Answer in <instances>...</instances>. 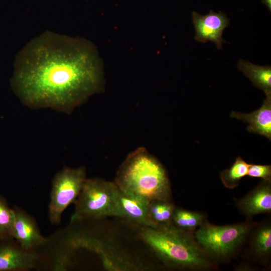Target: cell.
<instances>
[{"label": "cell", "mask_w": 271, "mask_h": 271, "mask_svg": "<svg viewBox=\"0 0 271 271\" xmlns=\"http://www.w3.org/2000/svg\"><path fill=\"white\" fill-rule=\"evenodd\" d=\"M249 164L240 157L236 158L230 167L220 173L222 183L227 188L233 189L237 187L241 179L247 176Z\"/></svg>", "instance_id": "cell-17"}, {"label": "cell", "mask_w": 271, "mask_h": 271, "mask_svg": "<svg viewBox=\"0 0 271 271\" xmlns=\"http://www.w3.org/2000/svg\"><path fill=\"white\" fill-rule=\"evenodd\" d=\"M35 251L22 248L14 239L0 240V271H28L34 268Z\"/></svg>", "instance_id": "cell-9"}, {"label": "cell", "mask_w": 271, "mask_h": 271, "mask_svg": "<svg viewBox=\"0 0 271 271\" xmlns=\"http://www.w3.org/2000/svg\"><path fill=\"white\" fill-rule=\"evenodd\" d=\"M175 208L172 202L160 200L150 201L149 217L154 227L171 223Z\"/></svg>", "instance_id": "cell-16"}, {"label": "cell", "mask_w": 271, "mask_h": 271, "mask_svg": "<svg viewBox=\"0 0 271 271\" xmlns=\"http://www.w3.org/2000/svg\"><path fill=\"white\" fill-rule=\"evenodd\" d=\"M205 218L201 213L175 207L172 223L179 229L194 233L206 221Z\"/></svg>", "instance_id": "cell-15"}, {"label": "cell", "mask_w": 271, "mask_h": 271, "mask_svg": "<svg viewBox=\"0 0 271 271\" xmlns=\"http://www.w3.org/2000/svg\"><path fill=\"white\" fill-rule=\"evenodd\" d=\"M114 182L120 190L149 201L171 202L167 172L144 147L138 148L128 155L119 167Z\"/></svg>", "instance_id": "cell-3"}, {"label": "cell", "mask_w": 271, "mask_h": 271, "mask_svg": "<svg viewBox=\"0 0 271 271\" xmlns=\"http://www.w3.org/2000/svg\"><path fill=\"white\" fill-rule=\"evenodd\" d=\"M150 202L145 198L119 189L116 217L126 219L138 226L155 227L149 217Z\"/></svg>", "instance_id": "cell-10"}, {"label": "cell", "mask_w": 271, "mask_h": 271, "mask_svg": "<svg viewBox=\"0 0 271 271\" xmlns=\"http://www.w3.org/2000/svg\"><path fill=\"white\" fill-rule=\"evenodd\" d=\"M230 117L247 123L248 132L256 133L271 140V94L266 95L262 105L257 110L243 113L232 111Z\"/></svg>", "instance_id": "cell-12"}, {"label": "cell", "mask_w": 271, "mask_h": 271, "mask_svg": "<svg viewBox=\"0 0 271 271\" xmlns=\"http://www.w3.org/2000/svg\"><path fill=\"white\" fill-rule=\"evenodd\" d=\"M254 226L250 222L217 226L206 220L193 234L198 245L210 258L224 260L235 252Z\"/></svg>", "instance_id": "cell-5"}, {"label": "cell", "mask_w": 271, "mask_h": 271, "mask_svg": "<svg viewBox=\"0 0 271 271\" xmlns=\"http://www.w3.org/2000/svg\"><path fill=\"white\" fill-rule=\"evenodd\" d=\"M237 68L254 86L262 90L265 95L271 94L270 66H259L241 59L237 63Z\"/></svg>", "instance_id": "cell-13"}, {"label": "cell", "mask_w": 271, "mask_h": 271, "mask_svg": "<svg viewBox=\"0 0 271 271\" xmlns=\"http://www.w3.org/2000/svg\"><path fill=\"white\" fill-rule=\"evenodd\" d=\"M240 212L247 217L271 212V181L262 180L237 202Z\"/></svg>", "instance_id": "cell-11"}, {"label": "cell", "mask_w": 271, "mask_h": 271, "mask_svg": "<svg viewBox=\"0 0 271 271\" xmlns=\"http://www.w3.org/2000/svg\"><path fill=\"white\" fill-rule=\"evenodd\" d=\"M254 254L260 259H266L271 253V226L265 223L259 225L254 230L251 241Z\"/></svg>", "instance_id": "cell-14"}, {"label": "cell", "mask_w": 271, "mask_h": 271, "mask_svg": "<svg viewBox=\"0 0 271 271\" xmlns=\"http://www.w3.org/2000/svg\"><path fill=\"white\" fill-rule=\"evenodd\" d=\"M14 220V209L11 208L6 199L0 196V240L13 239L12 235Z\"/></svg>", "instance_id": "cell-18"}, {"label": "cell", "mask_w": 271, "mask_h": 271, "mask_svg": "<svg viewBox=\"0 0 271 271\" xmlns=\"http://www.w3.org/2000/svg\"><path fill=\"white\" fill-rule=\"evenodd\" d=\"M118 191L114 182L98 178H87L74 202L71 222L116 217Z\"/></svg>", "instance_id": "cell-4"}, {"label": "cell", "mask_w": 271, "mask_h": 271, "mask_svg": "<svg viewBox=\"0 0 271 271\" xmlns=\"http://www.w3.org/2000/svg\"><path fill=\"white\" fill-rule=\"evenodd\" d=\"M83 167H65L57 173L52 182L48 216L53 224L61 222V216L66 208L74 203L87 179Z\"/></svg>", "instance_id": "cell-6"}, {"label": "cell", "mask_w": 271, "mask_h": 271, "mask_svg": "<svg viewBox=\"0 0 271 271\" xmlns=\"http://www.w3.org/2000/svg\"><path fill=\"white\" fill-rule=\"evenodd\" d=\"M13 209L14 220L12 237L22 248L34 251L44 245L47 239L41 234L33 217L19 207H15Z\"/></svg>", "instance_id": "cell-8"}, {"label": "cell", "mask_w": 271, "mask_h": 271, "mask_svg": "<svg viewBox=\"0 0 271 271\" xmlns=\"http://www.w3.org/2000/svg\"><path fill=\"white\" fill-rule=\"evenodd\" d=\"M138 227L140 238L168 266L196 270L216 268L193 232L179 229L172 223L156 227Z\"/></svg>", "instance_id": "cell-2"}, {"label": "cell", "mask_w": 271, "mask_h": 271, "mask_svg": "<svg viewBox=\"0 0 271 271\" xmlns=\"http://www.w3.org/2000/svg\"><path fill=\"white\" fill-rule=\"evenodd\" d=\"M13 85L25 105L69 113L103 90V67L90 42L48 32L19 53Z\"/></svg>", "instance_id": "cell-1"}, {"label": "cell", "mask_w": 271, "mask_h": 271, "mask_svg": "<svg viewBox=\"0 0 271 271\" xmlns=\"http://www.w3.org/2000/svg\"><path fill=\"white\" fill-rule=\"evenodd\" d=\"M192 17L196 32L195 40L202 43L210 41L216 44L218 49L222 48V44L225 42L222 35L229 25L226 15L221 12L216 13L211 10L205 15L193 12Z\"/></svg>", "instance_id": "cell-7"}, {"label": "cell", "mask_w": 271, "mask_h": 271, "mask_svg": "<svg viewBox=\"0 0 271 271\" xmlns=\"http://www.w3.org/2000/svg\"><path fill=\"white\" fill-rule=\"evenodd\" d=\"M247 175L251 178H259L271 181V166L249 164Z\"/></svg>", "instance_id": "cell-19"}, {"label": "cell", "mask_w": 271, "mask_h": 271, "mask_svg": "<svg viewBox=\"0 0 271 271\" xmlns=\"http://www.w3.org/2000/svg\"><path fill=\"white\" fill-rule=\"evenodd\" d=\"M261 2L268 8L269 11L271 10V0H261Z\"/></svg>", "instance_id": "cell-20"}]
</instances>
